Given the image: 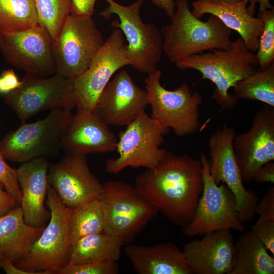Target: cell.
I'll return each instance as SVG.
<instances>
[{"mask_svg":"<svg viewBox=\"0 0 274 274\" xmlns=\"http://www.w3.org/2000/svg\"><path fill=\"white\" fill-rule=\"evenodd\" d=\"M236 134L235 129L226 124L211 134L209 167L215 183L225 184L233 193L239 218L244 223L254 219L259 197L255 191L247 190L244 186L234 150Z\"/></svg>","mask_w":274,"mask_h":274,"instance_id":"4fadbf2b","label":"cell"},{"mask_svg":"<svg viewBox=\"0 0 274 274\" xmlns=\"http://www.w3.org/2000/svg\"><path fill=\"white\" fill-rule=\"evenodd\" d=\"M251 231L274 256V221L259 217Z\"/></svg>","mask_w":274,"mask_h":274,"instance_id":"836d02e7","label":"cell"},{"mask_svg":"<svg viewBox=\"0 0 274 274\" xmlns=\"http://www.w3.org/2000/svg\"><path fill=\"white\" fill-rule=\"evenodd\" d=\"M46 198L51 213L48 223L27 253L14 263L29 271L57 273L70 260L71 209L64 204L49 184Z\"/></svg>","mask_w":274,"mask_h":274,"instance_id":"277c9868","label":"cell"},{"mask_svg":"<svg viewBox=\"0 0 274 274\" xmlns=\"http://www.w3.org/2000/svg\"><path fill=\"white\" fill-rule=\"evenodd\" d=\"M169 131L143 112L119 132L116 149L118 156L107 161L105 170L116 174L129 166L156 167L167 152L160 147Z\"/></svg>","mask_w":274,"mask_h":274,"instance_id":"30bf717a","label":"cell"},{"mask_svg":"<svg viewBox=\"0 0 274 274\" xmlns=\"http://www.w3.org/2000/svg\"><path fill=\"white\" fill-rule=\"evenodd\" d=\"M1 43H2V34L0 33V50H1Z\"/></svg>","mask_w":274,"mask_h":274,"instance_id":"f6af8a7d","label":"cell"},{"mask_svg":"<svg viewBox=\"0 0 274 274\" xmlns=\"http://www.w3.org/2000/svg\"><path fill=\"white\" fill-rule=\"evenodd\" d=\"M5 257L4 255L0 252V268H2V263Z\"/></svg>","mask_w":274,"mask_h":274,"instance_id":"ee69618b","label":"cell"},{"mask_svg":"<svg viewBox=\"0 0 274 274\" xmlns=\"http://www.w3.org/2000/svg\"><path fill=\"white\" fill-rule=\"evenodd\" d=\"M200 160L203 189L192 219L183 226V234L192 237L220 230L243 231L245 226L239 218L233 193L225 184L215 183L210 172L209 160L204 154Z\"/></svg>","mask_w":274,"mask_h":274,"instance_id":"8fae6325","label":"cell"},{"mask_svg":"<svg viewBox=\"0 0 274 274\" xmlns=\"http://www.w3.org/2000/svg\"><path fill=\"white\" fill-rule=\"evenodd\" d=\"M253 180L259 184L274 183V162L270 161L261 166L255 174Z\"/></svg>","mask_w":274,"mask_h":274,"instance_id":"8d00e7d4","label":"cell"},{"mask_svg":"<svg viewBox=\"0 0 274 274\" xmlns=\"http://www.w3.org/2000/svg\"><path fill=\"white\" fill-rule=\"evenodd\" d=\"M48 181L71 209L99 198L102 191V184L91 172L85 155L66 154L49 166Z\"/></svg>","mask_w":274,"mask_h":274,"instance_id":"e0dca14e","label":"cell"},{"mask_svg":"<svg viewBox=\"0 0 274 274\" xmlns=\"http://www.w3.org/2000/svg\"><path fill=\"white\" fill-rule=\"evenodd\" d=\"M233 146L242 180L250 182L261 166L274 160V107L260 108L250 128L236 134Z\"/></svg>","mask_w":274,"mask_h":274,"instance_id":"2e32d148","label":"cell"},{"mask_svg":"<svg viewBox=\"0 0 274 274\" xmlns=\"http://www.w3.org/2000/svg\"><path fill=\"white\" fill-rule=\"evenodd\" d=\"M104 43L92 16L71 13L53 40L56 74L75 78L86 71Z\"/></svg>","mask_w":274,"mask_h":274,"instance_id":"9c48e42d","label":"cell"},{"mask_svg":"<svg viewBox=\"0 0 274 274\" xmlns=\"http://www.w3.org/2000/svg\"><path fill=\"white\" fill-rule=\"evenodd\" d=\"M74 79L57 74L46 78L25 74L21 85L6 95L5 102L21 123L47 110H72L75 107Z\"/></svg>","mask_w":274,"mask_h":274,"instance_id":"7c38bea8","label":"cell"},{"mask_svg":"<svg viewBox=\"0 0 274 274\" xmlns=\"http://www.w3.org/2000/svg\"><path fill=\"white\" fill-rule=\"evenodd\" d=\"M251 231L234 243L231 269L228 274H273L274 258Z\"/></svg>","mask_w":274,"mask_h":274,"instance_id":"d4e9b609","label":"cell"},{"mask_svg":"<svg viewBox=\"0 0 274 274\" xmlns=\"http://www.w3.org/2000/svg\"><path fill=\"white\" fill-rule=\"evenodd\" d=\"M72 110L56 109L36 122H23L0 141L4 158L23 163L39 157L55 155L62 149L64 134L72 117Z\"/></svg>","mask_w":274,"mask_h":274,"instance_id":"8992f818","label":"cell"},{"mask_svg":"<svg viewBox=\"0 0 274 274\" xmlns=\"http://www.w3.org/2000/svg\"><path fill=\"white\" fill-rule=\"evenodd\" d=\"M249 0L233 4H215L196 0L192 3V13L200 19L205 14L214 15L231 30L237 31L250 51L256 52L263 29L261 20L250 14Z\"/></svg>","mask_w":274,"mask_h":274,"instance_id":"603a6c76","label":"cell"},{"mask_svg":"<svg viewBox=\"0 0 274 274\" xmlns=\"http://www.w3.org/2000/svg\"><path fill=\"white\" fill-rule=\"evenodd\" d=\"M5 159L0 150V182L16 201L20 203L22 193L18 181L17 169L9 165Z\"/></svg>","mask_w":274,"mask_h":274,"instance_id":"d6a6232c","label":"cell"},{"mask_svg":"<svg viewBox=\"0 0 274 274\" xmlns=\"http://www.w3.org/2000/svg\"><path fill=\"white\" fill-rule=\"evenodd\" d=\"M174 63L181 70H196L201 74L202 79L212 81L216 86L212 98L223 110L233 109L237 102L229 89L258 70L256 54L248 49L240 37L228 50L202 52Z\"/></svg>","mask_w":274,"mask_h":274,"instance_id":"3957f363","label":"cell"},{"mask_svg":"<svg viewBox=\"0 0 274 274\" xmlns=\"http://www.w3.org/2000/svg\"><path fill=\"white\" fill-rule=\"evenodd\" d=\"M122 246L118 239L105 231L89 235L72 245L68 263L117 261L121 257Z\"/></svg>","mask_w":274,"mask_h":274,"instance_id":"484cf974","label":"cell"},{"mask_svg":"<svg viewBox=\"0 0 274 274\" xmlns=\"http://www.w3.org/2000/svg\"><path fill=\"white\" fill-rule=\"evenodd\" d=\"M108 6L100 13L105 19L112 14L119 19L111 26L118 28L125 36L128 44L126 54L130 65L148 75L155 72L163 51V40L160 30L153 23H144L140 16L143 0H137L128 6L119 4L114 0H105Z\"/></svg>","mask_w":274,"mask_h":274,"instance_id":"52a82bcc","label":"cell"},{"mask_svg":"<svg viewBox=\"0 0 274 274\" xmlns=\"http://www.w3.org/2000/svg\"><path fill=\"white\" fill-rule=\"evenodd\" d=\"M102 184L99 198L105 214L104 231L123 246L130 244L159 212L134 186L116 180Z\"/></svg>","mask_w":274,"mask_h":274,"instance_id":"5b68a950","label":"cell"},{"mask_svg":"<svg viewBox=\"0 0 274 274\" xmlns=\"http://www.w3.org/2000/svg\"><path fill=\"white\" fill-rule=\"evenodd\" d=\"M119 267L115 261L72 264L68 263L57 272L59 274H117Z\"/></svg>","mask_w":274,"mask_h":274,"instance_id":"1f68e13d","label":"cell"},{"mask_svg":"<svg viewBox=\"0 0 274 274\" xmlns=\"http://www.w3.org/2000/svg\"><path fill=\"white\" fill-rule=\"evenodd\" d=\"M122 32L115 28L94 57L89 67L75 78L74 95L78 110H93L113 74L130 65Z\"/></svg>","mask_w":274,"mask_h":274,"instance_id":"5bb4252c","label":"cell"},{"mask_svg":"<svg viewBox=\"0 0 274 274\" xmlns=\"http://www.w3.org/2000/svg\"><path fill=\"white\" fill-rule=\"evenodd\" d=\"M156 7L162 9L170 18L173 16L176 11V5L174 0H151Z\"/></svg>","mask_w":274,"mask_h":274,"instance_id":"60d3db41","label":"cell"},{"mask_svg":"<svg viewBox=\"0 0 274 274\" xmlns=\"http://www.w3.org/2000/svg\"><path fill=\"white\" fill-rule=\"evenodd\" d=\"M104 208L99 198L72 209L70 217V238L71 245L80 238L104 231Z\"/></svg>","mask_w":274,"mask_h":274,"instance_id":"4316f807","label":"cell"},{"mask_svg":"<svg viewBox=\"0 0 274 274\" xmlns=\"http://www.w3.org/2000/svg\"><path fill=\"white\" fill-rule=\"evenodd\" d=\"M38 24L46 28L53 40L71 14V0H33Z\"/></svg>","mask_w":274,"mask_h":274,"instance_id":"f546056e","label":"cell"},{"mask_svg":"<svg viewBox=\"0 0 274 274\" xmlns=\"http://www.w3.org/2000/svg\"><path fill=\"white\" fill-rule=\"evenodd\" d=\"M123 251L138 273L192 274L183 250L173 243H130L124 246Z\"/></svg>","mask_w":274,"mask_h":274,"instance_id":"7402d4cb","label":"cell"},{"mask_svg":"<svg viewBox=\"0 0 274 274\" xmlns=\"http://www.w3.org/2000/svg\"><path fill=\"white\" fill-rule=\"evenodd\" d=\"M3 187L0 182V216L15 207L17 202L10 193L4 190Z\"/></svg>","mask_w":274,"mask_h":274,"instance_id":"f35d334b","label":"cell"},{"mask_svg":"<svg viewBox=\"0 0 274 274\" xmlns=\"http://www.w3.org/2000/svg\"><path fill=\"white\" fill-rule=\"evenodd\" d=\"M148 105L146 90L122 70L107 84L93 111L108 125L126 126L145 112Z\"/></svg>","mask_w":274,"mask_h":274,"instance_id":"ac0fdd59","label":"cell"},{"mask_svg":"<svg viewBox=\"0 0 274 274\" xmlns=\"http://www.w3.org/2000/svg\"><path fill=\"white\" fill-rule=\"evenodd\" d=\"M53 39L38 25L16 32L2 34L1 50L8 62L26 74L46 78L56 74Z\"/></svg>","mask_w":274,"mask_h":274,"instance_id":"9a60e30c","label":"cell"},{"mask_svg":"<svg viewBox=\"0 0 274 274\" xmlns=\"http://www.w3.org/2000/svg\"><path fill=\"white\" fill-rule=\"evenodd\" d=\"M2 268L7 274H41L40 272L29 271L17 267L14 262L8 257H5L3 259Z\"/></svg>","mask_w":274,"mask_h":274,"instance_id":"ab89813d","label":"cell"},{"mask_svg":"<svg viewBox=\"0 0 274 274\" xmlns=\"http://www.w3.org/2000/svg\"><path fill=\"white\" fill-rule=\"evenodd\" d=\"M255 214L259 217L274 221V187L268 189L255 208Z\"/></svg>","mask_w":274,"mask_h":274,"instance_id":"e575fe53","label":"cell"},{"mask_svg":"<svg viewBox=\"0 0 274 274\" xmlns=\"http://www.w3.org/2000/svg\"><path fill=\"white\" fill-rule=\"evenodd\" d=\"M203 235L186 243L182 250L192 274H228L234 249L231 230H217Z\"/></svg>","mask_w":274,"mask_h":274,"instance_id":"ffe728a7","label":"cell"},{"mask_svg":"<svg viewBox=\"0 0 274 274\" xmlns=\"http://www.w3.org/2000/svg\"><path fill=\"white\" fill-rule=\"evenodd\" d=\"M249 6L247 9L249 13L254 16L256 12V5H259V11H263L266 9H273V6L270 4L269 0H249Z\"/></svg>","mask_w":274,"mask_h":274,"instance_id":"b9f144b4","label":"cell"},{"mask_svg":"<svg viewBox=\"0 0 274 274\" xmlns=\"http://www.w3.org/2000/svg\"><path fill=\"white\" fill-rule=\"evenodd\" d=\"M134 187L169 221L183 227L192 219L203 191L201 162L167 151L156 167L136 177Z\"/></svg>","mask_w":274,"mask_h":274,"instance_id":"6da1fadb","label":"cell"},{"mask_svg":"<svg viewBox=\"0 0 274 274\" xmlns=\"http://www.w3.org/2000/svg\"><path fill=\"white\" fill-rule=\"evenodd\" d=\"M72 13L79 15L92 16L94 13L96 0H71Z\"/></svg>","mask_w":274,"mask_h":274,"instance_id":"74e56055","label":"cell"},{"mask_svg":"<svg viewBox=\"0 0 274 274\" xmlns=\"http://www.w3.org/2000/svg\"><path fill=\"white\" fill-rule=\"evenodd\" d=\"M171 22L160 32L163 51L172 63L206 51L228 50L233 43L231 30L214 15L203 21L190 10L188 0H175Z\"/></svg>","mask_w":274,"mask_h":274,"instance_id":"7a4b0ae2","label":"cell"},{"mask_svg":"<svg viewBox=\"0 0 274 274\" xmlns=\"http://www.w3.org/2000/svg\"><path fill=\"white\" fill-rule=\"evenodd\" d=\"M20 81L12 68L4 70L0 75V94H8L20 87Z\"/></svg>","mask_w":274,"mask_h":274,"instance_id":"d590c367","label":"cell"},{"mask_svg":"<svg viewBox=\"0 0 274 274\" xmlns=\"http://www.w3.org/2000/svg\"><path fill=\"white\" fill-rule=\"evenodd\" d=\"M38 24L33 0H0V33L23 31Z\"/></svg>","mask_w":274,"mask_h":274,"instance_id":"83f0119b","label":"cell"},{"mask_svg":"<svg viewBox=\"0 0 274 274\" xmlns=\"http://www.w3.org/2000/svg\"><path fill=\"white\" fill-rule=\"evenodd\" d=\"M233 88L237 99L258 100L274 107V62L238 81Z\"/></svg>","mask_w":274,"mask_h":274,"instance_id":"f1b7e54d","label":"cell"},{"mask_svg":"<svg viewBox=\"0 0 274 274\" xmlns=\"http://www.w3.org/2000/svg\"><path fill=\"white\" fill-rule=\"evenodd\" d=\"M118 140L93 110H78L72 115L62 143L66 154L85 155L116 151Z\"/></svg>","mask_w":274,"mask_h":274,"instance_id":"d6986e66","label":"cell"},{"mask_svg":"<svg viewBox=\"0 0 274 274\" xmlns=\"http://www.w3.org/2000/svg\"><path fill=\"white\" fill-rule=\"evenodd\" d=\"M44 227L28 224L21 207H14L0 216V252L14 262L27 253Z\"/></svg>","mask_w":274,"mask_h":274,"instance_id":"cb8c5ba5","label":"cell"},{"mask_svg":"<svg viewBox=\"0 0 274 274\" xmlns=\"http://www.w3.org/2000/svg\"><path fill=\"white\" fill-rule=\"evenodd\" d=\"M49 166L48 158L42 157L21 163L17 169L24 219L34 227H45L50 218V211L44 205L49 186Z\"/></svg>","mask_w":274,"mask_h":274,"instance_id":"44dd1931","label":"cell"},{"mask_svg":"<svg viewBox=\"0 0 274 274\" xmlns=\"http://www.w3.org/2000/svg\"><path fill=\"white\" fill-rule=\"evenodd\" d=\"M258 17L263 23L256 56L259 70H264L274 62V9L259 11Z\"/></svg>","mask_w":274,"mask_h":274,"instance_id":"4dcf8cb0","label":"cell"},{"mask_svg":"<svg viewBox=\"0 0 274 274\" xmlns=\"http://www.w3.org/2000/svg\"><path fill=\"white\" fill-rule=\"evenodd\" d=\"M162 72L157 70L145 81L151 117L162 126L171 128L179 136L195 133L200 126L199 107L202 97L197 92L192 93L185 83L169 90L161 85Z\"/></svg>","mask_w":274,"mask_h":274,"instance_id":"ba28073f","label":"cell"},{"mask_svg":"<svg viewBox=\"0 0 274 274\" xmlns=\"http://www.w3.org/2000/svg\"><path fill=\"white\" fill-rule=\"evenodd\" d=\"M208 3L215 4H233L241 0H198Z\"/></svg>","mask_w":274,"mask_h":274,"instance_id":"7bdbcfd3","label":"cell"}]
</instances>
